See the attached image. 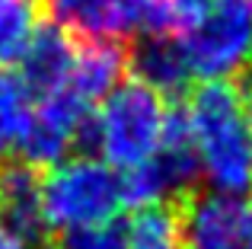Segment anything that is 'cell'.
Wrapping results in <instances>:
<instances>
[{
  "label": "cell",
  "instance_id": "4",
  "mask_svg": "<svg viewBox=\"0 0 252 249\" xmlns=\"http://www.w3.org/2000/svg\"><path fill=\"white\" fill-rule=\"evenodd\" d=\"M191 77L227 80L252 58V0H211V10L185 38H176Z\"/></svg>",
  "mask_w": 252,
  "mask_h": 249
},
{
  "label": "cell",
  "instance_id": "2",
  "mask_svg": "<svg viewBox=\"0 0 252 249\" xmlns=\"http://www.w3.org/2000/svg\"><path fill=\"white\" fill-rule=\"evenodd\" d=\"M169 109L172 106L166 96L131 74L93 112L83 154L96 150L99 160H105L118 173L141 166L160 150L166 137Z\"/></svg>",
  "mask_w": 252,
  "mask_h": 249
},
{
  "label": "cell",
  "instance_id": "5",
  "mask_svg": "<svg viewBox=\"0 0 252 249\" xmlns=\"http://www.w3.org/2000/svg\"><path fill=\"white\" fill-rule=\"evenodd\" d=\"M185 249H252L249 195H189L182 201Z\"/></svg>",
  "mask_w": 252,
  "mask_h": 249
},
{
  "label": "cell",
  "instance_id": "6",
  "mask_svg": "<svg viewBox=\"0 0 252 249\" xmlns=\"http://www.w3.org/2000/svg\"><path fill=\"white\" fill-rule=\"evenodd\" d=\"M45 10L74 38L128 42L147 29L150 0H45Z\"/></svg>",
  "mask_w": 252,
  "mask_h": 249
},
{
  "label": "cell",
  "instance_id": "10",
  "mask_svg": "<svg viewBox=\"0 0 252 249\" xmlns=\"http://www.w3.org/2000/svg\"><path fill=\"white\" fill-rule=\"evenodd\" d=\"M131 74L163 96H179L191 83L189 64L176 38L150 35L137 51H131Z\"/></svg>",
  "mask_w": 252,
  "mask_h": 249
},
{
  "label": "cell",
  "instance_id": "8",
  "mask_svg": "<svg viewBox=\"0 0 252 249\" xmlns=\"http://www.w3.org/2000/svg\"><path fill=\"white\" fill-rule=\"evenodd\" d=\"M77 55V38L67 35L61 26L48 23L35 32L29 51L23 55V80L35 96H48L67 83L74 70Z\"/></svg>",
  "mask_w": 252,
  "mask_h": 249
},
{
  "label": "cell",
  "instance_id": "15",
  "mask_svg": "<svg viewBox=\"0 0 252 249\" xmlns=\"http://www.w3.org/2000/svg\"><path fill=\"white\" fill-rule=\"evenodd\" d=\"M0 249H32L26 240H19L16 233H10L6 227H0Z\"/></svg>",
  "mask_w": 252,
  "mask_h": 249
},
{
  "label": "cell",
  "instance_id": "11",
  "mask_svg": "<svg viewBox=\"0 0 252 249\" xmlns=\"http://www.w3.org/2000/svg\"><path fill=\"white\" fill-rule=\"evenodd\" d=\"M32 90L23 74L0 67V160L19 150L26 128L32 122Z\"/></svg>",
  "mask_w": 252,
  "mask_h": 249
},
{
  "label": "cell",
  "instance_id": "1",
  "mask_svg": "<svg viewBox=\"0 0 252 249\" xmlns=\"http://www.w3.org/2000/svg\"><path fill=\"white\" fill-rule=\"evenodd\" d=\"M198 173L217 195H252V124L249 102L227 80H204L185 99Z\"/></svg>",
  "mask_w": 252,
  "mask_h": 249
},
{
  "label": "cell",
  "instance_id": "9",
  "mask_svg": "<svg viewBox=\"0 0 252 249\" xmlns=\"http://www.w3.org/2000/svg\"><path fill=\"white\" fill-rule=\"evenodd\" d=\"M182 201L134 208L128 224L122 227V249H185Z\"/></svg>",
  "mask_w": 252,
  "mask_h": 249
},
{
  "label": "cell",
  "instance_id": "12",
  "mask_svg": "<svg viewBox=\"0 0 252 249\" xmlns=\"http://www.w3.org/2000/svg\"><path fill=\"white\" fill-rule=\"evenodd\" d=\"M45 10V0H0V67L23 61Z\"/></svg>",
  "mask_w": 252,
  "mask_h": 249
},
{
  "label": "cell",
  "instance_id": "16",
  "mask_svg": "<svg viewBox=\"0 0 252 249\" xmlns=\"http://www.w3.org/2000/svg\"><path fill=\"white\" fill-rule=\"evenodd\" d=\"M243 96H246V99L252 102V58H249V64H246V70H243Z\"/></svg>",
  "mask_w": 252,
  "mask_h": 249
},
{
  "label": "cell",
  "instance_id": "13",
  "mask_svg": "<svg viewBox=\"0 0 252 249\" xmlns=\"http://www.w3.org/2000/svg\"><path fill=\"white\" fill-rule=\"evenodd\" d=\"M211 10V0H150L147 35L157 38H185Z\"/></svg>",
  "mask_w": 252,
  "mask_h": 249
},
{
  "label": "cell",
  "instance_id": "14",
  "mask_svg": "<svg viewBox=\"0 0 252 249\" xmlns=\"http://www.w3.org/2000/svg\"><path fill=\"white\" fill-rule=\"evenodd\" d=\"M55 249H122V227L115 220L96 227H80V230L61 233V243Z\"/></svg>",
  "mask_w": 252,
  "mask_h": 249
},
{
  "label": "cell",
  "instance_id": "7",
  "mask_svg": "<svg viewBox=\"0 0 252 249\" xmlns=\"http://www.w3.org/2000/svg\"><path fill=\"white\" fill-rule=\"evenodd\" d=\"M0 220L10 233L26 243H38L48 237L42 211V176L29 163H6L0 169Z\"/></svg>",
  "mask_w": 252,
  "mask_h": 249
},
{
  "label": "cell",
  "instance_id": "17",
  "mask_svg": "<svg viewBox=\"0 0 252 249\" xmlns=\"http://www.w3.org/2000/svg\"><path fill=\"white\" fill-rule=\"evenodd\" d=\"M249 102V99H246ZM249 124H252V102H249Z\"/></svg>",
  "mask_w": 252,
  "mask_h": 249
},
{
  "label": "cell",
  "instance_id": "3",
  "mask_svg": "<svg viewBox=\"0 0 252 249\" xmlns=\"http://www.w3.org/2000/svg\"><path fill=\"white\" fill-rule=\"evenodd\" d=\"M125 205L122 173L93 154L61 160L42 176V211L48 233L112 224Z\"/></svg>",
  "mask_w": 252,
  "mask_h": 249
}]
</instances>
